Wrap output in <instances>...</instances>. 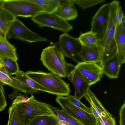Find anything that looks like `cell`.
I'll list each match as a JSON object with an SVG mask.
<instances>
[{
  "mask_svg": "<svg viewBox=\"0 0 125 125\" xmlns=\"http://www.w3.org/2000/svg\"><path fill=\"white\" fill-rule=\"evenodd\" d=\"M25 73L35 83L39 91L57 96L66 97L70 94L71 90L69 84L53 73L41 71H28Z\"/></svg>",
  "mask_w": 125,
  "mask_h": 125,
  "instance_id": "1",
  "label": "cell"
},
{
  "mask_svg": "<svg viewBox=\"0 0 125 125\" xmlns=\"http://www.w3.org/2000/svg\"><path fill=\"white\" fill-rule=\"evenodd\" d=\"M109 3L110 12L107 27L103 38L97 43L102 51L100 63L109 59L117 53L115 40L116 25L115 18L117 10L120 6V2L117 0H114Z\"/></svg>",
  "mask_w": 125,
  "mask_h": 125,
  "instance_id": "2",
  "label": "cell"
},
{
  "mask_svg": "<svg viewBox=\"0 0 125 125\" xmlns=\"http://www.w3.org/2000/svg\"><path fill=\"white\" fill-rule=\"evenodd\" d=\"M14 105L25 125H28L31 120L37 116L46 115L57 117V115L52 109V105L39 101L35 99L33 95L27 101Z\"/></svg>",
  "mask_w": 125,
  "mask_h": 125,
  "instance_id": "3",
  "label": "cell"
},
{
  "mask_svg": "<svg viewBox=\"0 0 125 125\" xmlns=\"http://www.w3.org/2000/svg\"><path fill=\"white\" fill-rule=\"evenodd\" d=\"M40 60L51 73L62 77H66L67 62L65 56L56 45L43 49Z\"/></svg>",
  "mask_w": 125,
  "mask_h": 125,
  "instance_id": "4",
  "label": "cell"
},
{
  "mask_svg": "<svg viewBox=\"0 0 125 125\" xmlns=\"http://www.w3.org/2000/svg\"><path fill=\"white\" fill-rule=\"evenodd\" d=\"M0 4L15 18L18 17L32 18L44 12L41 7L29 0H0Z\"/></svg>",
  "mask_w": 125,
  "mask_h": 125,
  "instance_id": "5",
  "label": "cell"
},
{
  "mask_svg": "<svg viewBox=\"0 0 125 125\" xmlns=\"http://www.w3.org/2000/svg\"><path fill=\"white\" fill-rule=\"evenodd\" d=\"M6 38L9 39L12 38L31 43L48 42L50 41L31 31L16 18L14 20L10 25Z\"/></svg>",
  "mask_w": 125,
  "mask_h": 125,
  "instance_id": "6",
  "label": "cell"
},
{
  "mask_svg": "<svg viewBox=\"0 0 125 125\" xmlns=\"http://www.w3.org/2000/svg\"><path fill=\"white\" fill-rule=\"evenodd\" d=\"M31 20L40 28L48 27L67 33L72 30L73 26L56 13L43 12L32 17Z\"/></svg>",
  "mask_w": 125,
  "mask_h": 125,
  "instance_id": "7",
  "label": "cell"
},
{
  "mask_svg": "<svg viewBox=\"0 0 125 125\" xmlns=\"http://www.w3.org/2000/svg\"><path fill=\"white\" fill-rule=\"evenodd\" d=\"M56 100L62 110L82 125H95V119L92 114L74 105L67 97L57 96Z\"/></svg>",
  "mask_w": 125,
  "mask_h": 125,
  "instance_id": "8",
  "label": "cell"
},
{
  "mask_svg": "<svg viewBox=\"0 0 125 125\" xmlns=\"http://www.w3.org/2000/svg\"><path fill=\"white\" fill-rule=\"evenodd\" d=\"M57 46L66 57L77 63L84 62L80 55L83 45L78 38L63 33L59 37Z\"/></svg>",
  "mask_w": 125,
  "mask_h": 125,
  "instance_id": "9",
  "label": "cell"
},
{
  "mask_svg": "<svg viewBox=\"0 0 125 125\" xmlns=\"http://www.w3.org/2000/svg\"><path fill=\"white\" fill-rule=\"evenodd\" d=\"M110 12L109 3L101 6L92 19L91 31L96 35L98 42L103 38L108 22Z\"/></svg>",
  "mask_w": 125,
  "mask_h": 125,
  "instance_id": "10",
  "label": "cell"
},
{
  "mask_svg": "<svg viewBox=\"0 0 125 125\" xmlns=\"http://www.w3.org/2000/svg\"><path fill=\"white\" fill-rule=\"evenodd\" d=\"M66 77L72 83L75 89L74 96L80 100L91 86L79 73L75 66L67 63Z\"/></svg>",
  "mask_w": 125,
  "mask_h": 125,
  "instance_id": "11",
  "label": "cell"
},
{
  "mask_svg": "<svg viewBox=\"0 0 125 125\" xmlns=\"http://www.w3.org/2000/svg\"><path fill=\"white\" fill-rule=\"evenodd\" d=\"M75 66L88 84L91 86L100 81L103 72L101 66L97 63L83 62Z\"/></svg>",
  "mask_w": 125,
  "mask_h": 125,
  "instance_id": "12",
  "label": "cell"
},
{
  "mask_svg": "<svg viewBox=\"0 0 125 125\" xmlns=\"http://www.w3.org/2000/svg\"><path fill=\"white\" fill-rule=\"evenodd\" d=\"M102 51L98 44L83 45L80 55L84 62L100 63L101 61Z\"/></svg>",
  "mask_w": 125,
  "mask_h": 125,
  "instance_id": "13",
  "label": "cell"
},
{
  "mask_svg": "<svg viewBox=\"0 0 125 125\" xmlns=\"http://www.w3.org/2000/svg\"><path fill=\"white\" fill-rule=\"evenodd\" d=\"M84 97L91 105V113L95 119L100 117H110L112 115L108 111L95 94L89 89Z\"/></svg>",
  "mask_w": 125,
  "mask_h": 125,
  "instance_id": "14",
  "label": "cell"
},
{
  "mask_svg": "<svg viewBox=\"0 0 125 125\" xmlns=\"http://www.w3.org/2000/svg\"><path fill=\"white\" fill-rule=\"evenodd\" d=\"M121 63L116 53L112 57L100 63L103 74L111 79L118 77Z\"/></svg>",
  "mask_w": 125,
  "mask_h": 125,
  "instance_id": "15",
  "label": "cell"
},
{
  "mask_svg": "<svg viewBox=\"0 0 125 125\" xmlns=\"http://www.w3.org/2000/svg\"><path fill=\"white\" fill-rule=\"evenodd\" d=\"M56 12L67 21L74 20L78 15L73 0H62Z\"/></svg>",
  "mask_w": 125,
  "mask_h": 125,
  "instance_id": "16",
  "label": "cell"
},
{
  "mask_svg": "<svg viewBox=\"0 0 125 125\" xmlns=\"http://www.w3.org/2000/svg\"><path fill=\"white\" fill-rule=\"evenodd\" d=\"M115 40L116 53L121 64L124 63L125 62V29L121 24L116 25Z\"/></svg>",
  "mask_w": 125,
  "mask_h": 125,
  "instance_id": "17",
  "label": "cell"
},
{
  "mask_svg": "<svg viewBox=\"0 0 125 125\" xmlns=\"http://www.w3.org/2000/svg\"><path fill=\"white\" fill-rule=\"evenodd\" d=\"M0 82L3 85H8L17 91L27 93L22 82L15 77L9 74L3 67L0 69Z\"/></svg>",
  "mask_w": 125,
  "mask_h": 125,
  "instance_id": "18",
  "label": "cell"
},
{
  "mask_svg": "<svg viewBox=\"0 0 125 125\" xmlns=\"http://www.w3.org/2000/svg\"><path fill=\"white\" fill-rule=\"evenodd\" d=\"M5 58L16 61L18 59L15 47L8 41L6 37L0 35V59Z\"/></svg>",
  "mask_w": 125,
  "mask_h": 125,
  "instance_id": "19",
  "label": "cell"
},
{
  "mask_svg": "<svg viewBox=\"0 0 125 125\" xmlns=\"http://www.w3.org/2000/svg\"><path fill=\"white\" fill-rule=\"evenodd\" d=\"M15 19L0 4V35L6 37L9 28Z\"/></svg>",
  "mask_w": 125,
  "mask_h": 125,
  "instance_id": "20",
  "label": "cell"
},
{
  "mask_svg": "<svg viewBox=\"0 0 125 125\" xmlns=\"http://www.w3.org/2000/svg\"><path fill=\"white\" fill-rule=\"evenodd\" d=\"M15 77L22 82L28 94H31V95L39 91L35 83L23 71L20 70L16 75Z\"/></svg>",
  "mask_w": 125,
  "mask_h": 125,
  "instance_id": "21",
  "label": "cell"
},
{
  "mask_svg": "<svg viewBox=\"0 0 125 125\" xmlns=\"http://www.w3.org/2000/svg\"><path fill=\"white\" fill-rule=\"evenodd\" d=\"M28 125H68L60 121L57 117L43 115L37 116L33 119Z\"/></svg>",
  "mask_w": 125,
  "mask_h": 125,
  "instance_id": "22",
  "label": "cell"
},
{
  "mask_svg": "<svg viewBox=\"0 0 125 125\" xmlns=\"http://www.w3.org/2000/svg\"><path fill=\"white\" fill-rule=\"evenodd\" d=\"M42 8L44 12L56 13L62 0H29Z\"/></svg>",
  "mask_w": 125,
  "mask_h": 125,
  "instance_id": "23",
  "label": "cell"
},
{
  "mask_svg": "<svg viewBox=\"0 0 125 125\" xmlns=\"http://www.w3.org/2000/svg\"><path fill=\"white\" fill-rule=\"evenodd\" d=\"M4 68L9 74L16 75L20 70L16 61L9 58L0 59Z\"/></svg>",
  "mask_w": 125,
  "mask_h": 125,
  "instance_id": "24",
  "label": "cell"
},
{
  "mask_svg": "<svg viewBox=\"0 0 125 125\" xmlns=\"http://www.w3.org/2000/svg\"><path fill=\"white\" fill-rule=\"evenodd\" d=\"M9 120L7 125H25L19 115L14 105H11L8 110Z\"/></svg>",
  "mask_w": 125,
  "mask_h": 125,
  "instance_id": "25",
  "label": "cell"
},
{
  "mask_svg": "<svg viewBox=\"0 0 125 125\" xmlns=\"http://www.w3.org/2000/svg\"><path fill=\"white\" fill-rule=\"evenodd\" d=\"M78 39L83 45L97 44L98 42L96 34L91 31L81 33Z\"/></svg>",
  "mask_w": 125,
  "mask_h": 125,
  "instance_id": "26",
  "label": "cell"
},
{
  "mask_svg": "<svg viewBox=\"0 0 125 125\" xmlns=\"http://www.w3.org/2000/svg\"><path fill=\"white\" fill-rule=\"evenodd\" d=\"M74 3H76L83 9H85L91 7L104 2L105 0H73Z\"/></svg>",
  "mask_w": 125,
  "mask_h": 125,
  "instance_id": "27",
  "label": "cell"
},
{
  "mask_svg": "<svg viewBox=\"0 0 125 125\" xmlns=\"http://www.w3.org/2000/svg\"><path fill=\"white\" fill-rule=\"evenodd\" d=\"M52 108L56 114H59L63 116L65 118L67 123L69 125H82L74 119L69 116L62 110L52 106Z\"/></svg>",
  "mask_w": 125,
  "mask_h": 125,
  "instance_id": "28",
  "label": "cell"
},
{
  "mask_svg": "<svg viewBox=\"0 0 125 125\" xmlns=\"http://www.w3.org/2000/svg\"><path fill=\"white\" fill-rule=\"evenodd\" d=\"M66 97L68 98L70 102L75 106L88 113L92 114L90 107H88L86 106L74 96L69 94Z\"/></svg>",
  "mask_w": 125,
  "mask_h": 125,
  "instance_id": "29",
  "label": "cell"
},
{
  "mask_svg": "<svg viewBox=\"0 0 125 125\" xmlns=\"http://www.w3.org/2000/svg\"><path fill=\"white\" fill-rule=\"evenodd\" d=\"M95 125H116V123L113 117H101L95 119Z\"/></svg>",
  "mask_w": 125,
  "mask_h": 125,
  "instance_id": "30",
  "label": "cell"
},
{
  "mask_svg": "<svg viewBox=\"0 0 125 125\" xmlns=\"http://www.w3.org/2000/svg\"><path fill=\"white\" fill-rule=\"evenodd\" d=\"M3 85L0 82V112L4 110L7 105Z\"/></svg>",
  "mask_w": 125,
  "mask_h": 125,
  "instance_id": "31",
  "label": "cell"
},
{
  "mask_svg": "<svg viewBox=\"0 0 125 125\" xmlns=\"http://www.w3.org/2000/svg\"><path fill=\"white\" fill-rule=\"evenodd\" d=\"M29 97L27 94H21L20 95L17 97L13 100L11 105H15L25 102L28 101Z\"/></svg>",
  "mask_w": 125,
  "mask_h": 125,
  "instance_id": "32",
  "label": "cell"
},
{
  "mask_svg": "<svg viewBox=\"0 0 125 125\" xmlns=\"http://www.w3.org/2000/svg\"><path fill=\"white\" fill-rule=\"evenodd\" d=\"M124 15L122 7L120 6L117 10L115 16V21L116 25L121 24L122 20Z\"/></svg>",
  "mask_w": 125,
  "mask_h": 125,
  "instance_id": "33",
  "label": "cell"
},
{
  "mask_svg": "<svg viewBox=\"0 0 125 125\" xmlns=\"http://www.w3.org/2000/svg\"><path fill=\"white\" fill-rule=\"evenodd\" d=\"M120 125H125V103L121 107L119 112Z\"/></svg>",
  "mask_w": 125,
  "mask_h": 125,
  "instance_id": "34",
  "label": "cell"
},
{
  "mask_svg": "<svg viewBox=\"0 0 125 125\" xmlns=\"http://www.w3.org/2000/svg\"><path fill=\"white\" fill-rule=\"evenodd\" d=\"M21 94L15 92L12 94H9L8 95V96L9 98L11 100H13L15 98H16L17 97L20 95Z\"/></svg>",
  "mask_w": 125,
  "mask_h": 125,
  "instance_id": "35",
  "label": "cell"
},
{
  "mask_svg": "<svg viewBox=\"0 0 125 125\" xmlns=\"http://www.w3.org/2000/svg\"><path fill=\"white\" fill-rule=\"evenodd\" d=\"M121 24L122 27L125 29V17L124 16L121 21Z\"/></svg>",
  "mask_w": 125,
  "mask_h": 125,
  "instance_id": "36",
  "label": "cell"
},
{
  "mask_svg": "<svg viewBox=\"0 0 125 125\" xmlns=\"http://www.w3.org/2000/svg\"><path fill=\"white\" fill-rule=\"evenodd\" d=\"M3 67V66L0 60V69L2 68Z\"/></svg>",
  "mask_w": 125,
  "mask_h": 125,
  "instance_id": "37",
  "label": "cell"
}]
</instances>
